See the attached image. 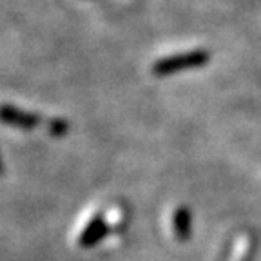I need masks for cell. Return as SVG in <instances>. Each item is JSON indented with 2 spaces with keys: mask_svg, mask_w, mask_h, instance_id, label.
I'll list each match as a JSON object with an SVG mask.
<instances>
[{
  "mask_svg": "<svg viewBox=\"0 0 261 261\" xmlns=\"http://www.w3.org/2000/svg\"><path fill=\"white\" fill-rule=\"evenodd\" d=\"M208 58H211V55L207 51H203V49H196V51H189V53H179L174 55V57H167L154 65V74L167 76V74H174L184 69L201 67V65L207 64Z\"/></svg>",
  "mask_w": 261,
  "mask_h": 261,
  "instance_id": "6da1fadb",
  "label": "cell"
},
{
  "mask_svg": "<svg viewBox=\"0 0 261 261\" xmlns=\"http://www.w3.org/2000/svg\"><path fill=\"white\" fill-rule=\"evenodd\" d=\"M109 232V225L103 220V216H94L89 223L84 227L80 238H78V245L82 249H91L94 245H98Z\"/></svg>",
  "mask_w": 261,
  "mask_h": 261,
  "instance_id": "7a4b0ae2",
  "label": "cell"
},
{
  "mask_svg": "<svg viewBox=\"0 0 261 261\" xmlns=\"http://www.w3.org/2000/svg\"><path fill=\"white\" fill-rule=\"evenodd\" d=\"M0 122L9 123V125L15 127H24V129H31L38 123L37 114H29L24 113L20 109H15V107H0Z\"/></svg>",
  "mask_w": 261,
  "mask_h": 261,
  "instance_id": "3957f363",
  "label": "cell"
},
{
  "mask_svg": "<svg viewBox=\"0 0 261 261\" xmlns=\"http://www.w3.org/2000/svg\"><path fill=\"white\" fill-rule=\"evenodd\" d=\"M172 228H174V234L179 241H187L191 238V211L185 207H178L172 214Z\"/></svg>",
  "mask_w": 261,
  "mask_h": 261,
  "instance_id": "277c9868",
  "label": "cell"
},
{
  "mask_svg": "<svg viewBox=\"0 0 261 261\" xmlns=\"http://www.w3.org/2000/svg\"><path fill=\"white\" fill-rule=\"evenodd\" d=\"M65 129H67V127H65L64 122H53V123H51V135H55V136L64 135Z\"/></svg>",
  "mask_w": 261,
  "mask_h": 261,
  "instance_id": "5b68a950",
  "label": "cell"
},
{
  "mask_svg": "<svg viewBox=\"0 0 261 261\" xmlns=\"http://www.w3.org/2000/svg\"><path fill=\"white\" fill-rule=\"evenodd\" d=\"M4 172V165H2V160H0V174Z\"/></svg>",
  "mask_w": 261,
  "mask_h": 261,
  "instance_id": "8992f818",
  "label": "cell"
}]
</instances>
